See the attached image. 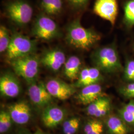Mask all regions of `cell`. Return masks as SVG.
<instances>
[{
	"label": "cell",
	"instance_id": "obj_1",
	"mask_svg": "<svg viewBox=\"0 0 134 134\" xmlns=\"http://www.w3.org/2000/svg\"><path fill=\"white\" fill-rule=\"evenodd\" d=\"M100 39L96 31L82 26L79 19L73 20L67 26L66 41L74 48L88 50Z\"/></svg>",
	"mask_w": 134,
	"mask_h": 134
},
{
	"label": "cell",
	"instance_id": "obj_2",
	"mask_svg": "<svg viewBox=\"0 0 134 134\" xmlns=\"http://www.w3.org/2000/svg\"><path fill=\"white\" fill-rule=\"evenodd\" d=\"M5 15L19 26L28 24L34 14L32 5L27 0H6L3 4Z\"/></svg>",
	"mask_w": 134,
	"mask_h": 134
},
{
	"label": "cell",
	"instance_id": "obj_3",
	"mask_svg": "<svg viewBox=\"0 0 134 134\" xmlns=\"http://www.w3.org/2000/svg\"><path fill=\"white\" fill-rule=\"evenodd\" d=\"M15 74L31 84L38 77L40 65V57L35 53L10 61Z\"/></svg>",
	"mask_w": 134,
	"mask_h": 134
},
{
	"label": "cell",
	"instance_id": "obj_4",
	"mask_svg": "<svg viewBox=\"0 0 134 134\" xmlns=\"http://www.w3.org/2000/svg\"><path fill=\"white\" fill-rule=\"evenodd\" d=\"M92 61L96 67L106 72H114L122 70L119 57L115 48L106 46L99 48L93 53Z\"/></svg>",
	"mask_w": 134,
	"mask_h": 134
},
{
	"label": "cell",
	"instance_id": "obj_5",
	"mask_svg": "<svg viewBox=\"0 0 134 134\" xmlns=\"http://www.w3.org/2000/svg\"><path fill=\"white\" fill-rule=\"evenodd\" d=\"M36 42L19 32H15L12 35L11 40L6 51L7 58L10 61L18 58L35 53Z\"/></svg>",
	"mask_w": 134,
	"mask_h": 134
},
{
	"label": "cell",
	"instance_id": "obj_6",
	"mask_svg": "<svg viewBox=\"0 0 134 134\" xmlns=\"http://www.w3.org/2000/svg\"><path fill=\"white\" fill-rule=\"evenodd\" d=\"M60 29L51 16L40 12L35 19L32 34L37 38L51 40L58 37Z\"/></svg>",
	"mask_w": 134,
	"mask_h": 134
},
{
	"label": "cell",
	"instance_id": "obj_7",
	"mask_svg": "<svg viewBox=\"0 0 134 134\" xmlns=\"http://www.w3.org/2000/svg\"><path fill=\"white\" fill-rule=\"evenodd\" d=\"M93 12L96 15L114 25L118 13V1L96 0Z\"/></svg>",
	"mask_w": 134,
	"mask_h": 134
},
{
	"label": "cell",
	"instance_id": "obj_8",
	"mask_svg": "<svg viewBox=\"0 0 134 134\" xmlns=\"http://www.w3.org/2000/svg\"><path fill=\"white\" fill-rule=\"evenodd\" d=\"M48 92L53 97L65 100L76 91L75 86L57 79H52L45 83Z\"/></svg>",
	"mask_w": 134,
	"mask_h": 134
},
{
	"label": "cell",
	"instance_id": "obj_9",
	"mask_svg": "<svg viewBox=\"0 0 134 134\" xmlns=\"http://www.w3.org/2000/svg\"><path fill=\"white\" fill-rule=\"evenodd\" d=\"M40 63L49 70L59 71L66 61L64 52L60 49L53 48L45 51L40 57Z\"/></svg>",
	"mask_w": 134,
	"mask_h": 134
},
{
	"label": "cell",
	"instance_id": "obj_10",
	"mask_svg": "<svg viewBox=\"0 0 134 134\" xmlns=\"http://www.w3.org/2000/svg\"><path fill=\"white\" fill-rule=\"evenodd\" d=\"M30 99L36 105L43 107L48 105L52 100V96L48 92L46 85L43 82H34L28 88Z\"/></svg>",
	"mask_w": 134,
	"mask_h": 134
},
{
	"label": "cell",
	"instance_id": "obj_11",
	"mask_svg": "<svg viewBox=\"0 0 134 134\" xmlns=\"http://www.w3.org/2000/svg\"><path fill=\"white\" fill-rule=\"evenodd\" d=\"M0 92L1 95L9 98L19 96L20 85L16 77L10 72H6L0 77Z\"/></svg>",
	"mask_w": 134,
	"mask_h": 134
},
{
	"label": "cell",
	"instance_id": "obj_12",
	"mask_svg": "<svg viewBox=\"0 0 134 134\" xmlns=\"http://www.w3.org/2000/svg\"><path fill=\"white\" fill-rule=\"evenodd\" d=\"M8 112L13 121L17 124L27 123L31 116V108L25 101H19L9 106Z\"/></svg>",
	"mask_w": 134,
	"mask_h": 134
},
{
	"label": "cell",
	"instance_id": "obj_13",
	"mask_svg": "<svg viewBox=\"0 0 134 134\" xmlns=\"http://www.w3.org/2000/svg\"><path fill=\"white\" fill-rule=\"evenodd\" d=\"M65 112L57 106H49L43 111L41 120L46 127L53 128L60 124L65 118Z\"/></svg>",
	"mask_w": 134,
	"mask_h": 134
},
{
	"label": "cell",
	"instance_id": "obj_14",
	"mask_svg": "<svg viewBox=\"0 0 134 134\" xmlns=\"http://www.w3.org/2000/svg\"><path fill=\"white\" fill-rule=\"evenodd\" d=\"M82 88L77 96V99L83 105H88L103 96L102 88L97 83L88 85Z\"/></svg>",
	"mask_w": 134,
	"mask_h": 134
},
{
	"label": "cell",
	"instance_id": "obj_15",
	"mask_svg": "<svg viewBox=\"0 0 134 134\" xmlns=\"http://www.w3.org/2000/svg\"><path fill=\"white\" fill-rule=\"evenodd\" d=\"M101 79L100 70L97 67L85 68L81 70L74 86L77 87L97 83Z\"/></svg>",
	"mask_w": 134,
	"mask_h": 134
},
{
	"label": "cell",
	"instance_id": "obj_16",
	"mask_svg": "<svg viewBox=\"0 0 134 134\" xmlns=\"http://www.w3.org/2000/svg\"><path fill=\"white\" fill-rule=\"evenodd\" d=\"M110 107V98L103 96L88 105L86 108V112L88 115L99 118L105 116L108 113Z\"/></svg>",
	"mask_w": 134,
	"mask_h": 134
},
{
	"label": "cell",
	"instance_id": "obj_17",
	"mask_svg": "<svg viewBox=\"0 0 134 134\" xmlns=\"http://www.w3.org/2000/svg\"><path fill=\"white\" fill-rule=\"evenodd\" d=\"M65 0H39L41 12L51 17L57 16L62 13L65 7Z\"/></svg>",
	"mask_w": 134,
	"mask_h": 134
},
{
	"label": "cell",
	"instance_id": "obj_18",
	"mask_svg": "<svg viewBox=\"0 0 134 134\" xmlns=\"http://www.w3.org/2000/svg\"><path fill=\"white\" fill-rule=\"evenodd\" d=\"M81 61L79 57L75 55L70 56L64 65V75L71 81L77 80L81 71Z\"/></svg>",
	"mask_w": 134,
	"mask_h": 134
},
{
	"label": "cell",
	"instance_id": "obj_19",
	"mask_svg": "<svg viewBox=\"0 0 134 134\" xmlns=\"http://www.w3.org/2000/svg\"><path fill=\"white\" fill-rule=\"evenodd\" d=\"M106 124L110 134H128L129 132L126 123L120 117L110 116L106 120Z\"/></svg>",
	"mask_w": 134,
	"mask_h": 134
},
{
	"label": "cell",
	"instance_id": "obj_20",
	"mask_svg": "<svg viewBox=\"0 0 134 134\" xmlns=\"http://www.w3.org/2000/svg\"><path fill=\"white\" fill-rule=\"evenodd\" d=\"M118 113L127 124L134 126V100L130 101L118 110Z\"/></svg>",
	"mask_w": 134,
	"mask_h": 134
},
{
	"label": "cell",
	"instance_id": "obj_21",
	"mask_svg": "<svg viewBox=\"0 0 134 134\" xmlns=\"http://www.w3.org/2000/svg\"><path fill=\"white\" fill-rule=\"evenodd\" d=\"M84 132L85 134H102L103 125L99 120H90L84 127Z\"/></svg>",
	"mask_w": 134,
	"mask_h": 134
},
{
	"label": "cell",
	"instance_id": "obj_22",
	"mask_svg": "<svg viewBox=\"0 0 134 134\" xmlns=\"http://www.w3.org/2000/svg\"><path fill=\"white\" fill-rule=\"evenodd\" d=\"M12 36L10 35L9 29L4 25L0 26V52H6L11 40Z\"/></svg>",
	"mask_w": 134,
	"mask_h": 134
},
{
	"label": "cell",
	"instance_id": "obj_23",
	"mask_svg": "<svg viewBox=\"0 0 134 134\" xmlns=\"http://www.w3.org/2000/svg\"><path fill=\"white\" fill-rule=\"evenodd\" d=\"M80 119L74 117L66 120L63 125V130L65 134H75L79 129Z\"/></svg>",
	"mask_w": 134,
	"mask_h": 134
},
{
	"label": "cell",
	"instance_id": "obj_24",
	"mask_svg": "<svg viewBox=\"0 0 134 134\" xmlns=\"http://www.w3.org/2000/svg\"><path fill=\"white\" fill-rule=\"evenodd\" d=\"M124 20L129 26L134 25V0H129L124 5Z\"/></svg>",
	"mask_w": 134,
	"mask_h": 134
},
{
	"label": "cell",
	"instance_id": "obj_25",
	"mask_svg": "<svg viewBox=\"0 0 134 134\" xmlns=\"http://www.w3.org/2000/svg\"><path fill=\"white\" fill-rule=\"evenodd\" d=\"M68 7L75 12H82L86 10L90 0H65Z\"/></svg>",
	"mask_w": 134,
	"mask_h": 134
},
{
	"label": "cell",
	"instance_id": "obj_26",
	"mask_svg": "<svg viewBox=\"0 0 134 134\" xmlns=\"http://www.w3.org/2000/svg\"><path fill=\"white\" fill-rule=\"evenodd\" d=\"M124 77L128 81H134V60L127 63L124 70Z\"/></svg>",
	"mask_w": 134,
	"mask_h": 134
},
{
	"label": "cell",
	"instance_id": "obj_27",
	"mask_svg": "<svg viewBox=\"0 0 134 134\" xmlns=\"http://www.w3.org/2000/svg\"><path fill=\"white\" fill-rule=\"evenodd\" d=\"M120 92L125 98H134V82L121 88Z\"/></svg>",
	"mask_w": 134,
	"mask_h": 134
},
{
	"label": "cell",
	"instance_id": "obj_28",
	"mask_svg": "<svg viewBox=\"0 0 134 134\" xmlns=\"http://www.w3.org/2000/svg\"><path fill=\"white\" fill-rule=\"evenodd\" d=\"M5 111L2 110L0 113V133L1 134L4 133L5 128Z\"/></svg>",
	"mask_w": 134,
	"mask_h": 134
},
{
	"label": "cell",
	"instance_id": "obj_29",
	"mask_svg": "<svg viewBox=\"0 0 134 134\" xmlns=\"http://www.w3.org/2000/svg\"><path fill=\"white\" fill-rule=\"evenodd\" d=\"M34 134H45V133H43L42 132H41V131H40V130H37V131H36V132L34 133Z\"/></svg>",
	"mask_w": 134,
	"mask_h": 134
},
{
	"label": "cell",
	"instance_id": "obj_30",
	"mask_svg": "<svg viewBox=\"0 0 134 134\" xmlns=\"http://www.w3.org/2000/svg\"></svg>",
	"mask_w": 134,
	"mask_h": 134
}]
</instances>
